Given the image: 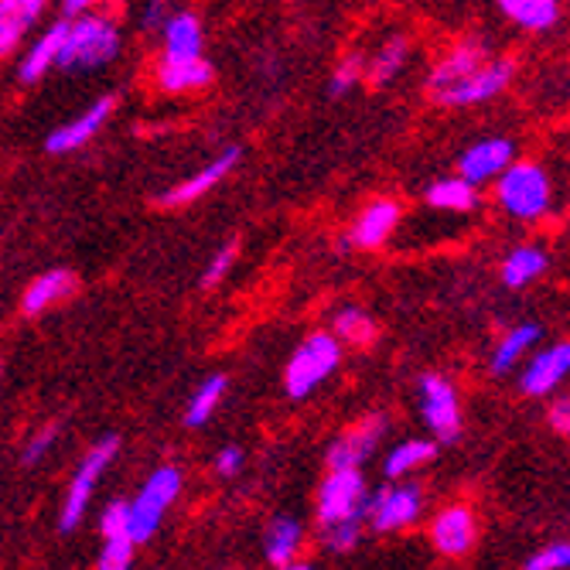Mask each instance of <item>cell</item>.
Returning a JSON list of instances; mask_svg holds the SVG:
<instances>
[{"mask_svg": "<svg viewBox=\"0 0 570 570\" xmlns=\"http://www.w3.org/2000/svg\"><path fill=\"white\" fill-rule=\"evenodd\" d=\"M396 223H400V205L396 202H373L370 209L355 219L352 243L362 246V249H376V246H383L390 239Z\"/></svg>", "mask_w": 570, "mask_h": 570, "instance_id": "19", "label": "cell"}, {"mask_svg": "<svg viewBox=\"0 0 570 570\" xmlns=\"http://www.w3.org/2000/svg\"><path fill=\"white\" fill-rule=\"evenodd\" d=\"M348 515H366V482L358 469H332L318 492V520L332 527Z\"/></svg>", "mask_w": 570, "mask_h": 570, "instance_id": "6", "label": "cell"}, {"mask_svg": "<svg viewBox=\"0 0 570 570\" xmlns=\"http://www.w3.org/2000/svg\"><path fill=\"white\" fill-rule=\"evenodd\" d=\"M96 4V0H66V14H82Z\"/></svg>", "mask_w": 570, "mask_h": 570, "instance_id": "41", "label": "cell"}, {"mask_svg": "<svg viewBox=\"0 0 570 570\" xmlns=\"http://www.w3.org/2000/svg\"><path fill=\"white\" fill-rule=\"evenodd\" d=\"M76 291V277L69 274V271H51V274H45V277H38L28 291H24V315L28 318H35V315H41L45 307H51L56 301H66L69 294Z\"/></svg>", "mask_w": 570, "mask_h": 570, "instance_id": "22", "label": "cell"}, {"mask_svg": "<svg viewBox=\"0 0 570 570\" xmlns=\"http://www.w3.org/2000/svg\"><path fill=\"white\" fill-rule=\"evenodd\" d=\"M570 563V547L567 543H553V547H543L537 557L527 560L530 570H563Z\"/></svg>", "mask_w": 570, "mask_h": 570, "instance_id": "34", "label": "cell"}, {"mask_svg": "<svg viewBox=\"0 0 570 570\" xmlns=\"http://www.w3.org/2000/svg\"><path fill=\"white\" fill-rule=\"evenodd\" d=\"M431 458H434V444L431 441H403L386 458V475L390 479H403L410 472H417L421 464H428Z\"/></svg>", "mask_w": 570, "mask_h": 570, "instance_id": "28", "label": "cell"}, {"mask_svg": "<svg viewBox=\"0 0 570 570\" xmlns=\"http://www.w3.org/2000/svg\"><path fill=\"white\" fill-rule=\"evenodd\" d=\"M51 441H56V428H45V431L28 444V451H24V464H35V461L48 451V444H51Z\"/></svg>", "mask_w": 570, "mask_h": 570, "instance_id": "38", "label": "cell"}, {"mask_svg": "<svg viewBox=\"0 0 570 570\" xmlns=\"http://www.w3.org/2000/svg\"><path fill=\"white\" fill-rule=\"evenodd\" d=\"M502 11L527 31H547L560 18L557 0H499Z\"/></svg>", "mask_w": 570, "mask_h": 570, "instance_id": "24", "label": "cell"}, {"mask_svg": "<svg viewBox=\"0 0 570 570\" xmlns=\"http://www.w3.org/2000/svg\"><path fill=\"white\" fill-rule=\"evenodd\" d=\"M550 424H553L560 434L570 431V403H567V400H557V406H550Z\"/></svg>", "mask_w": 570, "mask_h": 570, "instance_id": "39", "label": "cell"}, {"mask_svg": "<svg viewBox=\"0 0 570 570\" xmlns=\"http://www.w3.org/2000/svg\"><path fill=\"white\" fill-rule=\"evenodd\" d=\"M99 530H102V557H99V567L102 570H124L130 567V553L137 547L134 533H130V523H127V505L117 502L102 512L99 520Z\"/></svg>", "mask_w": 570, "mask_h": 570, "instance_id": "11", "label": "cell"}, {"mask_svg": "<svg viewBox=\"0 0 570 570\" xmlns=\"http://www.w3.org/2000/svg\"><path fill=\"white\" fill-rule=\"evenodd\" d=\"M233 261H236V243H229V246H223L216 256H213V264H209V271H205V287H216L226 274H229V267H233Z\"/></svg>", "mask_w": 570, "mask_h": 570, "instance_id": "36", "label": "cell"}, {"mask_svg": "<svg viewBox=\"0 0 570 570\" xmlns=\"http://www.w3.org/2000/svg\"><path fill=\"white\" fill-rule=\"evenodd\" d=\"M485 62H489V56H485V48H482V45H472V41L458 45L454 51H448L444 62H438V69L431 72V96L441 92V89H448V86H454V82L464 79V76H472V72L482 69Z\"/></svg>", "mask_w": 570, "mask_h": 570, "instance_id": "20", "label": "cell"}, {"mask_svg": "<svg viewBox=\"0 0 570 570\" xmlns=\"http://www.w3.org/2000/svg\"><path fill=\"white\" fill-rule=\"evenodd\" d=\"M502 209L523 223L543 219L550 213V178L540 165H509L499 175V195Z\"/></svg>", "mask_w": 570, "mask_h": 570, "instance_id": "2", "label": "cell"}, {"mask_svg": "<svg viewBox=\"0 0 570 570\" xmlns=\"http://www.w3.org/2000/svg\"><path fill=\"white\" fill-rule=\"evenodd\" d=\"M362 69H366V62H362L358 56H348V59L338 66V72L332 76V92H335V96H342L345 89H352V86L358 82Z\"/></svg>", "mask_w": 570, "mask_h": 570, "instance_id": "35", "label": "cell"}, {"mask_svg": "<svg viewBox=\"0 0 570 570\" xmlns=\"http://www.w3.org/2000/svg\"><path fill=\"white\" fill-rule=\"evenodd\" d=\"M342 362V345L335 335H311L287 362V373H284V386L294 400L307 396L315 386H322Z\"/></svg>", "mask_w": 570, "mask_h": 570, "instance_id": "4", "label": "cell"}, {"mask_svg": "<svg viewBox=\"0 0 570 570\" xmlns=\"http://www.w3.org/2000/svg\"><path fill=\"white\" fill-rule=\"evenodd\" d=\"M567 370H570V345L567 342H560L553 348H543L540 355H533V362H530L523 380H520L523 383V393H530V396L553 393L563 383Z\"/></svg>", "mask_w": 570, "mask_h": 570, "instance_id": "12", "label": "cell"}, {"mask_svg": "<svg viewBox=\"0 0 570 570\" xmlns=\"http://www.w3.org/2000/svg\"><path fill=\"white\" fill-rule=\"evenodd\" d=\"M383 431H386V424H383L380 417L355 424L345 438H338V441L332 444L328 464H332V469H358V464L376 451Z\"/></svg>", "mask_w": 570, "mask_h": 570, "instance_id": "13", "label": "cell"}, {"mask_svg": "<svg viewBox=\"0 0 570 570\" xmlns=\"http://www.w3.org/2000/svg\"><path fill=\"white\" fill-rule=\"evenodd\" d=\"M66 24L69 21H59L51 24L24 56L21 62V82H38L48 69H56V59H59V48H62V38H66Z\"/></svg>", "mask_w": 570, "mask_h": 570, "instance_id": "21", "label": "cell"}, {"mask_svg": "<svg viewBox=\"0 0 570 570\" xmlns=\"http://www.w3.org/2000/svg\"><path fill=\"white\" fill-rule=\"evenodd\" d=\"M428 202L434 205V209H444V213H469L475 209V185L464 181L461 175L458 178H444V181H434L428 188Z\"/></svg>", "mask_w": 570, "mask_h": 570, "instance_id": "26", "label": "cell"}, {"mask_svg": "<svg viewBox=\"0 0 570 570\" xmlns=\"http://www.w3.org/2000/svg\"><path fill=\"white\" fill-rule=\"evenodd\" d=\"M543 332H540V325H520V328H512L499 345H495V352H492V370L495 373H505V370H512L515 362H520L533 345H537V338H540Z\"/></svg>", "mask_w": 570, "mask_h": 570, "instance_id": "27", "label": "cell"}, {"mask_svg": "<svg viewBox=\"0 0 570 570\" xmlns=\"http://www.w3.org/2000/svg\"><path fill=\"white\" fill-rule=\"evenodd\" d=\"M335 338L352 345H370L376 338V325L362 307H342L335 315Z\"/></svg>", "mask_w": 570, "mask_h": 570, "instance_id": "30", "label": "cell"}, {"mask_svg": "<svg viewBox=\"0 0 570 570\" xmlns=\"http://www.w3.org/2000/svg\"><path fill=\"white\" fill-rule=\"evenodd\" d=\"M297 547H301V527H297L294 520H277V523L267 530V557H271V563L291 567Z\"/></svg>", "mask_w": 570, "mask_h": 570, "instance_id": "29", "label": "cell"}, {"mask_svg": "<svg viewBox=\"0 0 570 570\" xmlns=\"http://www.w3.org/2000/svg\"><path fill=\"white\" fill-rule=\"evenodd\" d=\"M120 51V31L110 18L86 14L66 24V38L59 48V69H99Z\"/></svg>", "mask_w": 570, "mask_h": 570, "instance_id": "1", "label": "cell"}, {"mask_svg": "<svg viewBox=\"0 0 570 570\" xmlns=\"http://www.w3.org/2000/svg\"><path fill=\"white\" fill-rule=\"evenodd\" d=\"M512 79V62L505 59H489L482 69H475L472 76L458 79L454 86L434 92V99L441 102V107H479V102L499 96Z\"/></svg>", "mask_w": 570, "mask_h": 570, "instance_id": "7", "label": "cell"}, {"mask_svg": "<svg viewBox=\"0 0 570 570\" xmlns=\"http://www.w3.org/2000/svg\"><path fill=\"white\" fill-rule=\"evenodd\" d=\"M144 28H165V0H150L144 14Z\"/></svg>", "mask_w": 570, "mask_h": 570, "instance_id": "40", "label": "cell"}, {"mask_svg": "<svg viewBox=\"0 0 570 570\" xmlns=\"http://www.w3.org/2000/svg\"><path fill=\"white\" fill-rule=\"evenodd\" d=\"M110 114H114V99H110V96L96 99L82 117H76L72 124H66V127H59L56 134H51L45 147H48L51 154H66V150H76V147L89 144V140L99 134V127L107 124Z\"/></svg>", "mask_w": 570, "mask_h": 570, "instance_id": "14", "label": "cell"}, {"mask_svg": "<svg viewBox=\"0 0 570 570\" xmlns=\"http://www.w3.org/2000/svg\"><path fill=\"white\" fill-rule=\"evenodd\" d=\"M45 0H0V59H8L21 45L35 18L41 14Z\"/></svg>", "mask_w": 570, "mask_h": 570, "instance_id": "17", "label": "cell"}, {"mask_svg": "<svg viewBox=\"0 0 570 570\" xmlns=\"http://www.w3.org/2000/svg\"><path fill=\"white\" fill-rule=\"evenodd\" d=\"M406 62V41L403 38H390L383 48H380V56L370 62V79L373 86H386Z\"/></svg>", "mask_w": 570, "mask_h": 570, "instance_id": "32", "label": "cell"}, {"mask_svg": "<svg viewBox=\"0 0 570 570\" xmlns=\"http://www.w3.org/2000/svg\"><path fill=\"white\" fill-rule=\"evenodd\" d=\"M165 56L171 59L202 56V24L191 14H178L165 21Z\"/></svg>", "mask_w": 570, "mask_h": 570, "instance_id": "25", "label": "cell"}, {"mask_svg": "<svg viewBox=\"0 0 570 570\" xmlns=\"http://www.w3.org/2000/svg\"><path fill=\"white\" fill-rule=\"evenodd\" d=\"M243 469V451L239 448H226V451H219V458H216V472L219 475H236Z\"/></svg>", "mask_w": 570, "mask_h": 570, "instance_id": "37", "label": "cell"}, {"mask_svg": "<svg viewBox=\"0 0 570 570\" xmlns=\"http://www.w3.org/2000/svg\"><path fill=\"white\" fill-rule=\"evenodd\" d=\"M223 390H226V376L205 380V383L195 390L191 403H188L185 424H188V428H198V424L209 421V417H213V410H216V406H219V400H223Z\"/></svg>", "mask_w": 570, "mask_h": 570, "instance_id": "31", "label": "cell"}, {"mask_svg": "<svg viewBox=\"0 0 570 570\" xmlns=\"http://www.w3.org/2000/svg\"><path fill=\"white\" fill-rule=\"evenodd\" d=\"M421 410H424V424L434 431L438 441L451 444L458 438L461 406H458V393L448 380H441V376L421 380Z\"/></svg>", "mask_w": 570, "mask_h": 570, "instance_id": "8", "label": "cell"}, {"mask_svg": "<svg viewBox=\"0 0 570 570\" xmlns=\"http://www.w3.org/2000/svg\"><path fill=\"white\" fill-rule=\"evenodd\" d=\"M236 161H239V150L229 147V150L223 154V158H216L213 165H205L198 175H191L188 181H181V185H175L171 191H165V195H161V205H188V202L202 198L205 191H213V188L236 168Z\"/></svg>", "mask_w": 570, "mask_h": 570, "instance_id": "16", "label": "cell"}, {"mask_svg": "<svg viewBox=\"0 0 570 570\" xmlns=\"http://www.w3.org/2000/svg\"><path fill=\"white\" fill-rule=\"evenodd\" d=\"M421 505H424V495L417 485H393V489H383L373 499H366V515L380 533H390V530H403L417 520Z\"/></svg>", "mask_w": 570, "mask_h": 570, "instance_id": "9", "label": "cell"}, {"mask_svg": "<svg viewBox=\"0 0 570 570\" xmlns=\"http://www.w3.org/2000/svg\"><path fill=\"white\" fill-rule=\"evenodd\" d=\"M117 448H120L117 438H102V441L82 458L79 472H76V479H72V485H69V499L62 502V515H59V527H62L66 533L76 530V527L82 523L86 505H89V499H92V492H96V482H99L102 472H107V464L114 461Z\"/></svg>", "mask_w": 570, "mask_h": 570, "instance_id": "5", "label": "cell"}, {"mask_svg": "<svg viewBox=\"0 0 570 570\" xmlns=\"http://www.w3.org/2000/svg\"><path fill=\"white\" fill-rule=\"evenodd\" d=\"M543 271H547V253L540 246H515L502 264V281L505 287H527Z\"/></svg>", "mask_w": 570, "mask_h": 570, "instance_id": "23", "label": "cell"}, {"mask_svg": "<svg viewBox=\"0 0 570 570\" xmlns=\"http://www.w3.org/2000/svg\"><path fill=\"white\" fill-rule=\"evenodd\" d=\"M178 495H181V472L175 469V464H165V469H158L144 482L137 499L127 505V523H130V533L137 543H147L154 533H158L168 505Z\"/></svg>", "mask_w": 570, "mask_h": 570, "instance_id": "3", "label": "cell"}, {"mask_svg": "<svg viewBox=\"0 0 570 570\" xmlns=\"http://www.w3.org/2000/svg\"><path fill=\"white\" fill-rule=\"evenodd\" d=\"M509 165H512V144L502 137H492V140L472 144L469 150H464L461 161H458V171L464 181L482 185V181L499 178Z\"/></svg>", "mask_w": 570, "mask_h": 570, "instance_id": "10", "label": "cell"}, {"mask_svg": "<svg viewBox=\"0 0 570 570\" xmlns=\"http://www.w3.org/2000/svg\"><path fill=\"white\" fill-rule=\"evenodd\" d=\"M158 82L165 92H191V89H205L213 82V66L202 56H188V59H161L158 69Z\"/></svg>", "mask_w": 570, "mask_h": 570, "instance_id": "18", "label": "cell"}, {"mask_svg": "<svg viewBox=\"0 0 570 570\" xmlns=\"http://www.w3.org/2000/svg\"><path fill=\"white\" fill-rule=\"evenodd\" d=\"M358 527H362V515H348V520H338L332 527H325V543L338 553L352 550L358 543Z\"/></svg>", "mask_w": 570, "mask_h": 570, "instance_id": "33", "label": "cell"}, {"mask_svg": "<svg viewBox=\"0 0 570 570\" xmlns=\"http://www.w3.org/2000/svg\"><path fill=\"white\" fill-rule=\"evenodd\" d=\"M475 515L469 509H444L438 520H434V547L448 557H464L472 547H475Z\"/></svg>", "mask_w": 570, "mask_h": 570, "instance_id": "15", "label": "cell"}]
</instances>
